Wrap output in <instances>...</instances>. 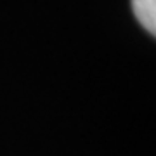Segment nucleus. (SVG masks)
Wrapping results in <instances>:
<instances>
[{
    "label": "nucleus",
    "instance_id": "f257e3e1",
    "mask_svg": "<svg viewBox=\"0 0 156 156\" xmlns=\"http://www.w3.org/2000/svg\"><path fill=\"white\" fill-rule=\"evenodd\" d=\"M132 11L151 35L156 33V0H132Z\"/></svg>",
    "mask_w": 156,
    "mask_h": 156
}]
</instances>
